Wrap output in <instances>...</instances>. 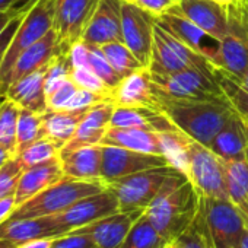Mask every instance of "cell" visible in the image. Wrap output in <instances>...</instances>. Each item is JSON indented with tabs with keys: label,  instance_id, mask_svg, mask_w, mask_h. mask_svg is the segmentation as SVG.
Masks as SVG:
<instances>
[{
	"label": "cell",
	"instance_id": "4fadbf2b",
	"mask_svg": "<svg viewBox=\"0 0 248 248\" xmlns=\"http://www.w3.org/2000/svg\"><path fill=\"white\" fill-rule=\"evenodd\" d=\"M121 210L117 196L107 187L105 190L86 196L73 203L66 210L53 215L63 233L83 228L101 217Z\"/></svg>",
	"mask_w": 248,
	"mask_h": 248
},
{
	"label": "cell",
	"instance_id": "d6986e66",
	"mask_svg": "<svg viewBox=\"0 0 248 248\" xmlns=\"http://www.w3.org/2000/svg\"><path fill=\"white\" fill-rule=\"evenodd\" d=\"M121 5V0H99L83 31L82 41L99 47L108 43L123 41Z\"/></svg>",
	"mask_w": 248,
	"mask_h": 248
},
{
	"label": "cell",
	"instance_id": "30bf717a",
	"mask_svg": "<svg viewBox=\"0 0 248 248\" xmlns=\"http://www.w3.org/2000/svg\"><path fill=\"white\" fill-rule=\"evenodd\" d=\"M188 67H209L215 70L213 64L207 59L191 50L188 46L156 24L154 32L152 59L149 64L151 73L165 75Z\"/></svg>",
	"mask_w": 248,
	"mask_h": 248
},
{
	"label": "cell",
	"instance_id": "74e56055",
	"mask_svg": "<svg viewBox=\"0 0 248 248\" xmlns=\"http://www.w3.org/2000/svg\"><path fill=\"white\" fill-rule=\"evenodd\" d=\"M177 242L180 244V248H215L210 238L196 219L193 225L177 238Z\"/></svg>",
	"mask_w": 248,
	"mask_h": 248
},
{
	"label": "cell",
	"instance_id": "8d00e7d4",
	"mask_svg": "<svg viewBox=\"0 0 248 248\" xmlns=\"http://www.w3.org/2000/svg\"><path fill=\"white\" fill-rule=\"evenodd\" d=\"M72 80L82 89L92 91L96 93L107 95L109 98V89L102 82V79L91 69V66H80V67H72Z\"/></svg>",
	"mask_w": 248,
	"mask_h": 248
},
{
	"label": "cell",
	"instance_id": "4dcf8cb0",
	"mask_svg": "<svg viewBox=\"0 0 248 248\" xmlns=\"http://www.w3.org/2000/svg\"><path fill=\"white\" fill-rule=\"evenodd\" d=\"M107 60L109 62V64L112 66V69L124 79L129 75L135 73L136 70L145 67L138 57L133 54V51L124 44L123 41H114V43H108L101 46Z\"/></svg>",
	"mask_w": 248,
	"mask_h": 248
},
{
	"label": "cell",
	"instance_id": "9c48e42d",
	"mask_svg": "<svg viewBox=\"0 0 248 248\" xmlns=\"http://www.w3.org/2000/svg\"><path fill=\"white\" fill-rule=\"evenodd\" d=\"M175 171L180 170L172 165L156 167L114 180L107 187L117 196L121 210L146 209Z\"/></svg>",
	"mask_w": 248,
	"mask_h": 248
},
{
	"label": "cell",
	"instance_id": "60d3db41",
	"mask_svg": "<svg viewBox=\"0 0 248 248\" xmlns=\"http://www.w3.org/2000/svg\"><path fill=\"white\" fill-rule=\"evenodd\" d=\"M219 79H220V82H222V85H223V88L226 91V95H228L229 101L233 104V107L236 108V111L244 117V120L248 124V95L245 92H242L231 80H228L225 78H220V76H219Z\"/></svg>",
	"mask_w": 248,
	"mask_h": 248
},
{
	"label": "cell",
	"instance_id": "ee69618b",
	"mask_svg": "<svg viewBox=\"0 0 248 248\" xmlns=\"http://www.w3.org/2000/svg\"><path fill=\"white\" fill-rule=\"evenodd\" d=\"M15 209H16L15 196H9V197H5V199H0V223L5 222Z\"/></svg>",
	"mask_w": 248,
	"mask_h": 248
},
{
	"label": "cell",
	"instance_id": "7c38bea8",
	"mask_svg": "<svg viewBox=\"0 0 248 248\" xmlns=\"http://www.w3.org/2000/svg\"><path fill=\"white\" fill-rule=\"evenodd\" d=\"M155 27H156V16L135 5L123 2L121 5L123 43L133 51V54L145 67H149L151 64Z\"/></svg>",
	"mask_w": 248,
	"mask_h": 248
},
{
	"label": "cell",
	"instance_id": "bcb514c9",
	"mask_svg": "<svg viewBox=\"0 0 248 248\" xmlns=\"http://www.w3.org/2000/svg\"><path fill=\"white\" fill-rule=\"evenodd\" d=\"M21 11H9V12H0V35L5 32V30L9 27V24L15 19V16Z\"/></svg>",
	"mask_w": 248,
	"mask_h": 248
},
{
	"label": "cell",
	"instance_id": "11a10c76",
	"mask_svg": "<svg viewBox=\"0 0 248 248\" xmlns=\"http://www.w3.org/2000/svg\"><path fill=\"white\" fill-rule=\"evenodd\" d=\"M162 248H180V244L177 242V239H174V241H167L165 245H164Z\"/></svg>",
	"mask_w": 248,
	"mask_h": 248
},
{
	"label": "cell",
	"instance_id": "f35d334b",
	"mask_svg": "<svg viewBox=\"0 0 248 248\" xmlns=\"http://www.w3.org/2000/svg\"><path fill=\"white\" fill-rule=\"evenodd\" d=\"M78 85L69 79L66 80L60 88H57L54 92H51L48 96H47V105H48V109H53V111H62V109H67L73 95L76 93L78 91Z\"/></svg>",
	"mask_w": 248,
	"mask_h": 248
},
{
	"label": "cell",
	"instance_id": "3957f363",
	"mask_svg": "<svg viewBox=\"0 0 248 248\" xmlns=\"http://www.w3.org/2000/svg\"><path fill=\"white\" fill-rule=\"evenodd\" d=\"M107 188L102 180H76L63 177L56 184L18 206L8 219H34L57 215L78 200Z\"/></svg>",
	"mask_w": 248,
	"mask_h": 248
},
{
	"label": "cell",
	"instance_id": "cb8c5ba5",
	"mask_svg": "<svg viewBox=\"0 0 248 248\" xmlns=\"http://www.w3.org/2000/svg\"><path fill=\"white\" fill-rule=\"evenodd\" d=\"M47 69L48 66L14 82L8 88L5 96L12 99L21 108L30 109L38 114H44L46 111H48L47 93H46Z\"/></svg>",
	"mask_w": 248,
	"mask_h": 248
},
{
	"label": "cell",
	"instance_id": "9a60e30c",
	"mask_svg": "<svg viewBox=\"0 0 248 248\" xmlns=\"http://www.w3.org/2000/svg\"><path fill=\"white\" fill-rule=\"evenodd\" d=\"M98 3L99 0H56L54 30L63 51H69L75 43L82 40Z\"/></svg>",
	"mask_w": 248,
	"mask_h": 248
},
{
	"label": "cell",
	"instance_id": "5bb4252c",
	"mask_svg": "<svg viewBox=\"0 0 248 248\" xmlns=\"http://www.w3.org/2000/svg\"><path fill=\"white\" fill-rule=\"evenodd\" d=\"M165 165H171V164L162 155L143 154L124 148L102 145L101 180L105 184L145 170L165 167Z\"/></svg>",
	"mask_w": 248,
	"mask_h": 248
},
{
	"label": "cell",
	"instance_id": "7bdbcfd3",
	"mask_svg": "<svg viewBox=\"0 0 248 248\" xmlns=\"http://www.w3.org/2000/svg\"><path fill=\"white\" fill-rule=\"evenodd\" d=\"M22 15H24V11H21V12L15 16V19H14V21L9 24V27L5 30V32H3L2 35H0V66H2L3 57H5L6 50H8V47H9L12 38H14V34H15V31H16V28H18V25H19V22H21V19H22Z\"/></svg>",
	"mask_w": 248,
	"mask_h": 248
},
{
	"label": "cell",
	"instance_id": "4316f807",
	"mask_svg": "<svg viewBox=\"0 0 248 248\" xmlns=\"http://www.w3.org/2000/svg\"><path fill=\"white\" fill-rule=\"evenodd\" d=\"M101 145L124 148L143 154L162 155V143H161L159 133L143 130V129L108 127L101 140Z\"/></svg>",
	"mask_w": 248,
	"mask_h": 248
},
{
	"label": "cell",
	"instance_id": "ba28073f",
	"mask_svg": "<svg viewBox=\"0 0 248 248\" xmlns=\"http://www.w3.org/2000/svg\"><path fill=\"white\" fill-rule=\"evenodd\" d=\"M184 174L199 197L229 200L222 159L209 146L190 139Z\"/></svg>",
	"mask_w": 248,
	"mask_h": 248
},
{
	"label": "cell",
	"instance_id": "836d02e7",
	"mask_svg": "<svg viewBox=\"0 0 248 248\" xmlns=\"http://www.w3.org/2000/svg\"><path fill=\"white\" fill-rule=\"evenodd\" d=\"M60 151H62V145H59L57 142H54L46 136V138L31 143L30 146H27L24 151H21L15 156L19 159L22 167L27 170L30 167H34V165L51 161L54 158H59Z\"/></svg>",
	"mask_w": 248,
	"mask_h": 248
},
{
	"label": "cell",
	"instance_id": "1f68e13d",
	"mask_svg": "<svg viewBox=\"0 0 248 248\" xmlns=\"http://www.w3.org/2000/svg\"><path fill=\"white\" fill-rule=\"evenodd\" d=\"M21 107L3 96L0 101V146L16 155V130Z\"/></svg>",
	"mask_w": 248,
	"mask_h": 248
},
{
	"label": "cell",
	"instance_id": "9f6ffc18",
	"mask_svg": "<svg viewBox=\"0 0 248 248\" xmlns=\"http://www.w3.org/2000/svg\"><path fill=\"white\" fill-rule=\"evenodd\" d=\"M3 99V96H2V93H0V101H2Z\"/></svg>",
	"mask_w": 248,
	"mask_h": 248
},
{
	"label": "cell",
	"instance_id": "8992f818",
	"mask_svg": "<svg viewBox=\"0 0 248 248\" xmlns=\"http://www.w3.org/2000/svg\"><path fill=\"white\" fill-rule=\"evenodd\" d=\"M196 220L215 248H238L247 228L245 216L228 199L199 197Z\"/></svg>",
	"mask_w": 248,
	"mask_h": 248
},
{
	"label": "cell",
	"instance_id": "5b68a950",
	"mask_svg": "<svg viewBox=\"0 0 248 248\" xmlns=\"http://www.w3.org/2000/svg\"><path fill=\"white\" fill-rule=\"evenodd\" d=\"M228 31L220 40L219 76L239 82L248 69V0L226 6Z\"/></svg>",
	"mask_w": 248,
	"mask_h": 248
},
{
	"label": "cell",
	"instance_id": "44dd1931",
	"mask_svg": "<svg viewBox=\"0 0 248 248\" xmlns=\"http://www.w3.org/2000/svg\"><path fill=\"white\" fill-rule=\"evenodd\" d=\"M181 14L212 37L222 40L228 31V11L212 0H177Z\"/></svg>",
	"mask_w": 248,
	"mask_h": 248
},
{
	"label": "cell",
	"instance_id": "f5cc1de1",
	"mask_svg": "<svg viewBox=\"0 0 248 248\" xmlns=\"http://www.w3.org/2000/svg\"><path fill=\"white\" fill-rule=\"evenodd\" d=\"M212 2H216V3H219V5H222V6H229V5H232V3L239 2V0H212Z\"/></svg>",
	"mask_w": 248,
	"mask_h": 248
},
{
	"label": "cell",
	"instance_id": "d590c367",
	"mask_svg": "<svg viewBox=\"0 0 248 248\" xmlns=\"http://www.w3.org/2000/svg\"><path fill=\"white\" fill-rule=\"evenodd\" d=\"M25 168L16 156L11 158L3 167H0V199L15 196L18 183Z\"/></svg>",
	"mask_w": 248,
	"mask_h": 248
},
{
	"label": "cell",
	"instance_id": "e575fe53",
	"mask_svg": "<svg viewBox=\"0 0 248 248\" xmlns=\"http://www.w3.org/2000/svg\"><path fill=\"white\" fill-rule=\"evenodd\" d=\"M88 48H89V59L88 60H89L91 69L102 79V82L107 85V88L109 91H112L123 80V78L112 69V66L107 60V57H105V54L99 46L88 44Z\"/></svg>",
	"mask_w": 248,
	"mask_h": 248
},
{
	"label": "cell",
	"instance_id": "680465c9",
	"mask_svg": "<svg viewBox=\"0 0 248 248\" xmlns=\"http://www.w3.org/2000/svg\"><path fill=\"white\" fill-rule=\"evenodd\" d=\"M175 2H177V0H175Z\"/></svg>",
	"mask_w": 248,
	"mask_h": 248
},
{
	"label": "cell",
	"instance_id": "e0dca14e",
	"mask_svg": "<svg viewBox=\"0 0 248 248\" xmlns=\"http://www.w3.org/2000/svg\"><path fill=\"white\" fill-rule=\"evenodd\" d=\"M143 212L145 209L118 210L75 231L86 233L96 248H118Z\"/></svg>",
	"mask_w": 248,
	"mask_h": 248
},
{
	"label": "cell",
	"instance_id": "ac0fdd59",
	"mask_svg": "<svg viewBox=\"0 0 248 248\" xmlns=\"http://www.w3.org/2000/svg\"><path fill=\"white\" fill-rule=\"evenodd\" d=\"M109 99L118 107H142L158 109L159 96L151 78L149 67H142L124 78L109 92Z\"/></svg>",
	"mask_w": 248,
	"mask_h": 248
},
{
	"label": "cell",
	"instance_id": "f907efd6",
	"mask_svg": "<svg viewBox=\"0 0 248 248\" xmlns=\"http://www.w3.org/2000/svg\"><path fill=\"white\" fill-rule=\"evenodd\" d=\"M238 248H248V226L245 228L242 236H241V241H239V245Z\"/></svg>",
	"mask_w": 248,
	"mask_h": 248
},
{
	"label": "cell",
	"instance_id": "d6a6232c",
	"mask_svg": "<svg viewBox=\"0 0 248 248\" xmlns=\"http://www.w3.org/2000/svg\"><path fill=\"white\" fill-rule=\"evenodd\" d=\"M43 138H46L43 126V114L21 108L16 130V154H19L27 146Z\"/></svg>",
	"mask_w": 248,
	"mask_h": 248
},
{
	"label": "cell",
	"instance_id": "7dc6e473",
	"mask_svg": "<svg viewBox=\"0 0 248 248\" xmlns=\"http://www.w3.org/2000/svg\"><path fill=\"white\" fill-rule=\"evenodd\" d=\"M19 0H0V12L18 11Z\"/></svg>",
	"mask_w": 248,
	"mask_h": 248
},
{
	"label": "cell",
	"instance_id": "ab89813d",
	"mask_svg": "<svg viewBox=\"0 0 248 248\" xmlns=\"http://www.w3.org/2000/svg\"><path fill=\"white\" fill-rule=\"evenodd\" d=\"M51 248H96V245L86 233L72 231L56 236Z\"/></svg>",
	"mask_w": 248,
	"mask_h": 248
},
{
	"label": "cell",
	"instance_id": "f1b7e54d",
	"mask_svg": "<svg viewBox=\"0 0 248 248\" xmlns=\"http://www.w3.org/2000/svg\"><path fill=\"white\" fill-rule=\"evenodd\" d=\"M229 200L248 217V158L223 161Z\"/></svg>",
	"mask_w": 248,
	"mask_h": 248
},
{
	"label": "cell",
	"instance_id": "816d5d0a",
	"mask_svg": "<svg viewBox=\"0 0 248 248\" xmlns=\"http://www.w3.org/2000/svg\"><path fill=\"white\" fill-rule=\"evenodd\" d=\"M18 244L6 241V239H0V248H16Z\"/></svg>",
	"mask_w": 248,
	"mask_h": 248
},
{
	"label": "cell",
	"instance_id": "8fae6325",
	"mask_svg": "<svg viewBox=\"0 0 248 248\" xmlns=\"http://www.w3.org/2000/svg\"><path fill=\"white\" fill-rule=\"evenodd\" d=\"M156 24L167 30L168 32H171L191 50L207 59L213 64L216 72L219 70L220 40L212 37L210 34L199 28L196 24H193L190 19H187L175 3L156 18Z\"/></svg>",
	"mask_w": 248,
	"mask_h": 248
},
{
	"label": "cell",
	"instance_id": "2e32d148",
	"mask_svg": "<svg viewBox=\"0 0 248 248\" xmlns=\"http://www.w3.org/2000/svg\"><path fill=\"white\" fill-rule=\"evenodd\" d=\"M62 51L63 50L60 48L57 32L53 28L44 38H41L38 43L28 47L27 50H24L19 54V57L14 63L11 72L8 73L2 88H0V93H2V96H5L8 88L14 82H16V80H19V79L40 70V69L47 67L51 63V60Z\"/></svg>",
	"mask_w": 248,
	"mask_h": 248
},
{
	"label": "cell",
	"instance_id": "484cf974",
	"mask_svg": "<svg viewBox=\"0 0 248 248\" xmlns=\"http://www.w3.org/2000/svg\"><path fill=\"white\" fill-rule=\"evenodd\" d=\"M60 161L64 177L76 180H101L102 145H89L60 152Z\"/></svg>",
	"mask_w": 248,
	"mask_h": 248
},
{
	"label": "cell",
	"instance_id": "ffe728a7",
	"mask_svg": "<svg viewBox=\"0 0 248 248\" xmlns=\"http://www.w3.org/2000/svg\"><path fill=\"white\" fill-rule=\"evenodd\" d=\"M114 108L115 104L112 101H102L91 107L79 123L75 136L62 148L60 152H67L89 145H101V140L109 126Z\"/></svg>",
	"mask_w": 248,
	"mask_h": 248
},
{
	"label": "cell",
	"instance_id": "c3c4849f",
	"mask_svg": "<svg viewBox=\"0 0 248 248\" xmlns=\"http://www.w3.org/2000/svg\"><path fill=\"white\" fill-rule=\"evenodd\" d=\"M15 155L12 154V152H9L6 148H3V146H0V167H3L11 158H14Z\"/></svg>",
	"mask_w": 248,
	"mask_h": 248
},
{
	"label": "cell",
	"instance_id": "277c9868",
	"mask_svg": "<svg viewBox=\"0 0 248 248\" xmlns=\"http://www.w3.org/2000/svg\"><path fill=\"white\" fill-rule=\"evenodd\" d=\"M151 78L158 92L170 98L199 101L229 99L216 70L209 67H188L165 75L151 73Z\"/></svg>",
	"mask_w": 248,
	"mask_h": 248
},
{
	"label": "cell",
	"instance_id": "83f0119b",
	"mask_svg": "<svg viewBox=\"0 0 248 248\" xmlns=\"http://www.w3.org/2000/svg\"><path fill=\"white\" fill-rule=\"evenodd\" d=\"M88 109H76V111L48 109L43 114V126H44L46 136L57 142L63 148L75 136L79 123L82 121Z\"/></svg>",
	"mask_w": 248,
	"mask_h": 248
},
{
	"label": "cell",
	"instance_id": "681fc988",
	"mask_svg": "<svg viewBox=\"0 0 248 248\" xmlns=\"http://www.w3.org/2000/svg\"><path fill=\"white\" fill-rule=\"evenodd\" d=\"M222 78V76H220ZM232 82V80H231ZM232 83H235L242 92H245L247 95H248V69H247V72H245V75H244V78L239 80V82H232Z\"/></svg>",
	"mask_w": 248,
	"mask_h": 248
},
{
	"label": "cell",
	"instance_id": "7402d4cb",
	"mask_svg": "<svg viewBox=\"0 0 248 248\" xmlns=\"http://www.w3.org/2000/svg\"><path fill=\"white\" fill-rule=\"evenodd\" d=\"M63 177H64V174H63L60 156L27 168L24 171V174L18 183L16 191H15L16 207L21 206L22 203L28 202L38 193L44 191L50 186L56 184Z\"/></svg>",
	"mask_w": 248,
	"mask_h": 248
},
{
	"label": "cell",
	"instance_id": "f546056e",
	"mask_svg": "<svg viewBox=\"0 0 248 248\" xmlns=\"http://www.w3.org/2000/svg\"><path fill=\"white\" fill-rule=\"evenodd\" d=\"M165 242L143 212L118 248H162Z\"/></svg>",
	"mask_w": 248,
	"mask_h": 248
},
{
	"label": "cell",
	"instance_id": "6f0895ef",
	"mask_svg": "<svg viewBox=\"0 0 248 248\" xmlns=\"http://www.w3.org/2000/svg\"><path fill=\"white\" fill-rule=\"evenodd\" d=\"M245 220H247V226H248V217H245Z\"/></svg>",
	"mask_w": 248,
	"mask_h": 248
},
{
	"label": "cell",
	"instance_id": "b9f144b4",
	"mask_svg": "<svg viewBox=\"0 0 248 248\" xmlns=\"http://www.w3.org/2000/svg\"><path fill=\"white\" fill-rule=\"evenodd\" d=\"M121 2L135 5L158 18L175 3V0H121Z\"/></svg>",
	"mask_w": 248,
	"mask_h": 248
},
{
	"label": "cell",
	"instance_id": "7a4b0ae2",
	"mask_svg": "<svg viewBox=\"0 0 248 248\" xmlns=\"http://www.w3.org/2000/svg\"><path fill=\"white\" fill-rule=\"evenodd\" d=\"M158 91V89H156ZM159 111H162L174 126L190 139L210 146L216 135L226 123L238 114L233 104L228 101L177 99L158 92Z\"/></svg>",
	"mask_w": 248,
	"mask_h": 248
},
{
	"label": "cell",
	"instance_id": "52a82bcc",
	"mask_svg": "<svg viewBox=\"0 0 248 248\" xmlns=\"http://www.w3.org/2000/svg\"><path fill=\"white\" fill-rule=\"evenodd\" d=\"M54 9L56 0H32L28 8L22 9V19L0 66V88L19 54L38 43L54 28Z\"/></svg>",
	"mask_w": 248,
	"mask_h": 248
},
{
	"label": "cell",
	"instance_id": "db71d44e",
	"mask_svg": "<svg viewBox=\"0 0 248 248\" xmlns=\"http://www.w3.org/2000/svg\"><path fill=\"white\" fill-rule=\"evenodd\" d=\"M32 3V0H19V5H18V11H22L25 8H28Z\"/></svg>",
	"mask_w": 248,
	"mask_h": 248
},
{
	"label": "cell",
	"instance_id": "603a6c76",
	"mask_svg": "<svg viewBox=\"0 0 248 248\" xmlns=\"http://www.w3.org/2000/svg\"><path fill=\"white\" fill-rule=\"evenodd\" d=\"M63 235L54 216L34 219H6L0 223V239L15 244L37 238H54Z\"/></svg>",
	"mask_w": 248,
	"mask_h": 248
},
{
	"label": "cell",
	"instance_id": "f6af8a7d",
	"mask_svg": "<svg viewBox=\"0 0 248 248\" xmlns=\"http://www.w3.org/2000/svg\"><path fill=\"white\" fill-rule=\"evenodd\" d=\"M56 238V236H54ZM54 238H37L16 245V248H51Z\"/></svg>",
	"mask_w": 248,
	"mask_h": 248
},
{
	"label": "cell",
	"instance_id": "d4e9b609",
	"mask_svg": "<svg viewBox=\"0 0 248 248\" xmlns=\"http://www.w3.org/2000/svg\"><path fill=\"white\" fill-rule=\"evenodd\" d=\"M209 148L223 161L248 158V124L239 112L226 123Z\"/></svg>",
	"mask_w": 248,
	"mask_h": 248
},
{
	"label": "cell",
	"instance_id": "6da1fadb",
	"mask_svg": "<svg viewBox=\"0 0 248 248\" xmlns=\"http://www.w3.org/2000/svg\"><path fill=\"white\" fill-rule=\"evenodd\" d=\"M199 196L187 175L175 171L145 209V216L165 241H174L194 222Z\"/></svg>",
	"mask_w": 248,
	"mask_h": 248
}]
</instances>
